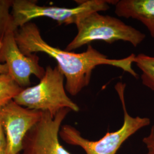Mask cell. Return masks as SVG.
I'll use <instances>...</instances> for the list:
<instances>
[{"mask_svg":"<svg viewBox=\"0 0 154 154\" xmlns=\"http://www.w3.org/2000/svg\"><path fill=\"white\" fill-rule=\"evenodd\" d=\"M17 43L22 53L30 55L45 53L53 58L65 78L66 91L75 96L88 86L94 69L99 65H109L121 69L138 78V74L132 68L136 55L131 54L121 59H110L91 45L85 51L76 53L54 47L42 38L38 26L30 22L15 32Z\"/></svg>","mask_w":154,"mask_h":154,"instance_id":"1","label":"cell"},{"mask_svg":"<svg viewBox=\"0 0 154 154\" xmlns=\"http://www.w3.org/2000/svg\"><path fill=\"white\" fill-rule=\"evenodd\" d=\"M126 84L119 82L115 89L121 102L124 114V120L121 127L114 132H107L98 140H90L83 137L76 128L65 125L61 126L60 137L63 141L72 146H79L86 154H116L127 139L143 127L150 125L149 118L130 116L126 109L125 91Z\"/></svg>","mask_w":154,"mask_h":154,"instance_id":"2","label":"cell"},{"mask_svg":"<svg viewBox=\"0 0 154 154\" xmlns=\"http://www.w3.org/2000/svg\"><path fill=\"white\" fill-rule=\"evenodd\" d=\"M75 26L77 34L67 45L66 51H72L95 41H102L109 44L122 41L137 47L146 38L144 33L121 20L97 11L83 17Z\"/></svg>","mask_w":154,"mask_h":154,"instance_id":"3","label":"cell"},{"mask_svg":"<svg viewBox=\"0 0 154 154\" xmlns=\"http://www.w3.org/2000/svg\"><path fill=\"white\" fill-rule=\"evenodd\" d=\"M75 2L77 6L66 8L39 5L37 1L33 0H14L11 10V29L16 32L33 19L40 17L49 18L59 25H75L89 13L107 11L110 9V5H116L117 1L86 0Z\"/></svg>","mask_w":154,"mask_h":154,"instance_id":"4","label":"cell"},{"mask_svg":"<svg viewBox=\"0 0 154 154\" xmlns=\"http://www.w3.org/2000/svg\"><path fill=\"white\" fill-rule=\"evenodd\" d=\"M65 80L57 66H48L37 85L23 88L13 100L24 107L48 112L53 116L63 109L77 112L79 107L67 95Z\"/></svg>","mask_w":154,"mask_h":154,"instance_id":"5","label":"cell"},{"mask_svg":"<svg viewBox=\"0 0 154 154\" xmlns=\"http://www.w3.org/2000/svg\"><path fill=\"white\" fill-rule=\"evenodd\" d=\"M70 111L63 109L55 116L42 112L40 120L26 136L20 154H71L59 140L62 123Z\"/></svg>","mask_w":154,"mask_h":154,"instance_id":"6","label":"cell"},{"mask_svg":"<svg viewBox=\"0 0 154 154\" xmlns=\"http://www.w3.org/2000/svg\"><path fill=\"white\" fill-rule=\"evenodd\" d=\"M42 114V111L24 107L14 100L0 109V122L6 142V154H21L26 136Z\"/></svg>","mask_w":154,"mask_h":154,"instance_id":"7","label":"cell"},{"mask_svg":"<svg viewBox=\"0 0 154 154\" xmlns=\"http://www.w3.org/2000/svg\"><path fill=\"white\" fill-rule=\"evenodd\" d=\"M37 54H23L20 49L15 37V32L10 29L0 45V63H5L8 74L22 88L30 87V77L39 80L45 74V69L39 63Z\"/></svg>","mask_w":154,"mask_h":154,"instance_id":"8","label":"cell"},{"mask_svg":"<svg viewBox=\"0 0 154 154\" xmlns=\"http://www.w3.org/2000/svg\"><path fill=\"white\" fill-rule=\"evenodd\" d=\"M115 6L118 16L140 21L154 39V0H120Z\"/></svg>","mask_w":154,"mask_h":154,"instance_id":"9","label":"cell"},{"mask_svg":"<svg viewBox=\"0 0 154 154\" xmlns=\"http://www.w3.org/2000/svg\"><path fill=\"white\" fill-rule=\"evenodd\" d=\"M134 63L142 72V84L154 91V56L140 53L135 56Z\"/></svg>","mask_w":154,"mask_h":154,"instance_id":"10","label":"cell"},{"mask_svg":"<svg viewBox=\"0 0 154 154\" xmlns=\"http://www.w3.org/2000/svg\"><path fill=\"white\" fill-rule=\"evenodd\" d=\"M23 89L9 74H0V109L14 99Z\"/></svg>","mask_w":154,"mask_h":154,"instance_id":"11","label":"cell"},{"mask_svg":"<svg viewBox=\"0 0 154 154\" xmlns=\"http://www.w3.org/2000/svg\"><path fill=\"white\" fill-rule=\"evenodd\" d=\"M13 2L14 0H0V45L7 32L11 29V10Z\"/></svg>","mask_w":154,"mask_h":154,"instance_id":"12","label":"cell"},{"mask_svg":"<svg viewBox=\"0 0 154 154\" xmlns=\"http://www.w3.org/2000/svg\"><path fill=\"white\" fill-rule=\"evenodd\" d=\"M143 142L146 144L149 151H154V125L151 127L149 135L143 138Z\"/></svg>","mask_w":154,"mask_h":154,"instance_id":"13","label":"cell"},{"mask_svg":"<svg viewBox=\"0 0 154 154\" xmlns=\"http://www.w3.org/2000/svg\"><path fill=\"white\" fill-rule=\"evenodd\" d=\"M6 142L5 135L1 123L0 122V154H6Z\"/></svg>","mask_w":154,"mask_h":154,"instance_id":"14","label":"cell"},{"mask_svg":"<svg viewBox=\"0 0 154 154\" xmlns=\"http://www.w3.org/2000/svg\"><path fill=\"white\" fill-rule=\"evenodd\" d=\"M8 74V69L5 63H0V74Z\"/></svg>","mask_w":154,"mask_h":154,"instance_id":"15","label":"cell"},{"mask_svg":"<svg viewBox=\"0 0 154 154\" xmlns=\"http://www.w3.org/2000/svg\"><path fill=\"white\" fill-rule=\"evenodd\" d=\"M146 154H154V151H149V150H148V152H147Z\"/></svg>","mask_w":154,"mask_h":154,"instance_id":"16","label":"cell"}]
</instances>
